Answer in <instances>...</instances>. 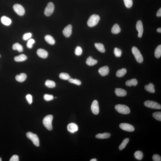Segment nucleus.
<instances>
[{
	"instance_id": "obj_30",
	"label": "nucleus",
	"mask_w": 161,
	"mask_h": 161,
	"mask_svg": "<svg viewBox=\"0 0 161 161\" xmlns=\"http://www.w3.org/2000/svg\"><path fill=\"white\" fill-rule=\"evenodd\" d=\"M45 84L47 87L49 88H53L55 87L56 83L53 80H48L45 82Z\"/></svg>"
},
{
	"instance_id": "obj_23",
	"label": "nucleus",
	"mask_w": 161,
	"mask_h": 161,
	"mask_svg": "<svg viewBox=\"0 0 161 161\" xmlns=\"http://www.w3.org/2000/svg\"><path fill=\"white\" fill-rule=\"evenodd\" d=\"M45 39L46 41L51 45H54L55 44V40L52 36L50 35H47L45 36Z\"/></svg>"
},
{
	"instance_id": "obj_33",
	"label": "nucleus",
	"mask_w": 161,
	"mask_h": 161,
	"mask_svg": "<svg viewBox=\"0 0 161 161\" xmlns=\"http://www.w3.org/2000/svg\"><path fill=\"white\" fill-rule=\"evenodd\" d=\"M59 77L61 79L64 80H68L71 78L69 74L64 73H62L60 74L59 75Z\"/></svg>"
},
{
	"instance_id": "obj_37",
	"label": "nucleus",
	"mask_w": 161,
	"mask_h": 161,
	"mask_svg": "<svg viewBox=\"0 0 161 161\" xmlns=\"http://www.w3.org/2000/svg\"><path fill=\"white\" fill-rule=\"evenodd\" d=\"M114 53L116 57H120L122 54V51L119 49L115 48L114 49Z\"/></svg>"
},
{
	"instance_id": "obj_41",
	"label": "nucleus",
	"mask_w": 161,
	"mask_h": 161,
	"mask_svg": "<svg viewBox=\"0 0 161 161\" xmlns=\"http://www.w3.org/2000/svg\"><path fill=\"white\" fill-rule=\"evenodd\" d=\"M32 36V34L30 33H25L23 35V39L24 40H27L31 38Z\"/></svg>"
},
{
	"instance_id": "obj_29",
	"label": "nucleus",
	"mask_w": 161,
	"mask_h": 161,
	"mask_svg": "<svg viewBox=\"0 0 161 161\" xmlns=\"http://www.w3.org/2000/svg\"><path fill=\"white\" fill-rule=\"evenodd\" d=\"M155 56L156 58H159L161 56V45H159L156 48L155 52Z\"/></svg>"
},
{
	"instance_id": "obj_18",
	"label": "nucleus",
	"mask_w": 161,
	"mask_h": 161,
	"mask_svg": "<svg viewBox=\"0 0 161 161\" xmlns=\"http://www.w3.org/2000/svg\"><path fill=\"white\" fill-rule=\"evenodd\" d=\"M97 63H98L97 60H94L91 56H89L88 58L86 61V64L89 66H93L96 65Z\"/></svg>"
},
{
	"instance_id": "obj_44",
	"label": "nucleus",
	"mask_w": 161,
	"mask_h": 161,
	"mask_svg": "<svg viewBox=\"0 0 161 161\" xmlns=\"http://www.w3.org/2000/svg\"><path fill=\"white\" fill-rule=\"evenodd\" d=\"M10 161H19V157L16 155H14L12 156L10 159Z\"/></svg>"
},
{
	"instance_id": "obj_11",
	"label": "nucleus",
	"mask_w": 161,
	"mask_h": 161,
	"mask_svg": "<svg viewBox=\"0 0 161 161\" xmlns=\"http://www.w3.org/2000/svg\"><path fill=\"white\" fill-rule=\"evenodd\" d=\"M136 28L138 32V36L141 38L143 34L144 29L142 22L141 20H139L137 23Z\"/></svg>"
},
{
	"instance_id": "obj_26",
	"label": "nucleus",
	"mask_w": 161,
	"mask_h": 161,
	"mask_svg": "<svg viewBox=\"0 0 161 161\" xmlns=\"http://www.w3.org/2000/svg\"><path fill=\"white\" fill-rule=\"evenodd\" d=\"M121 29L118 24H115L112 27L111 32L113 34H117L120 32Z\"/></svg>"
},
{
	"instance_id": "obj_2",
	"label": "nucleus",
	"mask_w": 161,
	"mask_h": 161,
	"mask_svg": "<svg viewBox=\"0 0 161 161\" xmlns=\"http://www.w3.org/2000/svg\"><path fill=\"white\" fill-rule=\"evenodd\" d=\"M100 17L98 15L93 14L91 16L87 21V24L89 27H92L96 26L98 23Z\"/></svg>"
},
{
	"instance_id": "obj_22",
	"label": "nucleus",
	"mask_w": 161,
	"mask_h": 161,
	"mask_svg": "<svg viewBox=\"0 0 161 161\" xmlns=\"http://www.w3.org/2000/svg\"><path fill=\"white\" fill-rule=\"evenodd\" d=\"M27 59V56L24 54H21L19 56H16L14 58V60L17 62H23Z\"/></svg>"
},
{
	"instance_id": "obj_17",
	"label": "nucleus",
	"mask_w": 161,
	"mask_h": 161,
	"mask_svg": "<svg viewBox=\"0 0 161 161\" xmlns=\"http://www.w3.org/2000/svg\"><path fill=\"white\" fill-rule=\"evenodd\" d=\"M1 23L4 25H9L11 23V19L5 16H2L1 18Z\"/></svg>"
},
{
	"instance_id": "obj_15",
	"label": "nucleus",
	"mask_w": 161,
	"mask_h": 161,
	"mask_svg": "<svg viewBox=\"0 0 161 161\" xmlns=\"http://www.w3.org/2000/svg\"><path fill=\"white\" fill-rule=\"evenodd\" d=\"M37 54L39 57L43 59L46 58L48 56V53L46 51L42 49H39L37 51Z\"/></svg>"
},
{
	"instance_id": "obj_32",
	"label": "nucleus",
	"mask_w": 161,
	"mask_h": 161,
	"mask_svg": "<svg viewBox=\"0 0 161 161\" xmlns=\"http://www.w3.org/2000/svg\"><path fill=\"white\" fill-rule=\"evenodd\" d=\"M129 141V138H126L124 140L122 143L119 146V149L120 150H122L125 148Z\"/></svg>"
},
{
	"instance_id": "obj_28",
	"label": "nucleus",
	"mask_w": 161,
	"mask_h": 161,
	"mask_svg": "<svg viewBox=\"0 0 161 161\" xmlns=\"http://www.w3.org/2000/svg\"><path fill=\"white\" fill-rule=\"evenodd\" d=\"M12 48L13 50H17L19 52H21L23 51V48L21 45L18 43H16L13 45Z\"/></svg>"
},
{
	"instance_id": "obj_3",
	"label": "nucleus",
	"mask_w": 161,
	"mask_h": 161,
	"mask_svg": "<svg viewBox=\"0 0 161 161\" xmlns=\"http://www.w3.org/2000/svg\"><path fill=\"white\" fill-rule=\"evenodd\" d=\"M115 108L118 113L123 114H128L130 113L129 108L125 105L118 104L115 105Z\"/></svg>"
},
{
	"instance_id": "obj_38",
	"label": "nucleus",
	"mask_w": 161,
	"mask_h": 161,
	"mask_svg": "<svg viewBox=\"0 0 161 161\" xmlns=\"http://www.w3.org/2000/svg\"><path fill=\"white\" fill-rule=\"evenodd\" d=\"M82 53V50L80 46H77L76 48L75 53L76 55L77 56L81 55Z\"/></svg>"
},
{
	"instance_id": "obj_4",
	"label": "nucleus",
	"mask_w": 161,
	"mask_h": 161,
	"mask_svg": "<svg viewBox=\"0 0 161 161\" xmlns=\"http://www.w3.org/2000/svg\"><path fill=\"white\" fill-rule=\"evenodd\" d=\"M132 51L137 61L139 63H142L143 61V58L139 49L136 47H133Z\"/></svg>"
},
{
	"instance_id": "obj_31",
	"label": "nucleus",
	"mask_w": 161,
	"mask_h": 161,
	"mask_svg": "<svg viewBox=\"0 0 161 161\" xmlns=\"http://www.w3.org/2000/svg\"><path fill=\"white\" fill-rule=\"evenodd\" d=\"M135 158L138 160H142L143 157V154L142 151H137L134 154Z\"/></svg>"
},
{
	"instance_id": "obj_45",
	"label": "nucleus",
	"mask_w": 161,
	"mask_h": 161,
	"mask_svg": "<svg viewBox=\"0 0 161 161\" xmlns=\"http://www.w3.org/2000/svg\"><path fill=\"white\" fill-rule=\"evenodd\" d=\"M156 15L158 17H161V9L160 8L158 10L157 13H156Z\"/></svg>"
},
{
	"instance_id": "obj_5",
	"label": "nucleus",
	"mask_w": 161,
	"mask_h": 161,
	"mask_svg": "<svg viewBox=\"0 0 161 161\" xmlns=\"http://www.w3.org/2000/svg\"><path fill=\"white\" fill-rule=\"evenodd\" d=\"M26 136L29 139L32 141L34 145L37 147L39 146V141L37 135L31 132H28L26 134Z\"/></svg>"
},
{
	"instance_id": "obj_43",
	"label": "nucleus",
	"mask_w": 161,
	"mask_h": 161,
	"mask_svg": "<svg viewBox=\"0 0 161 161\" xmlns=\"http://www.w3.org/2000/svg\"><path fill=\"white\" fill-rule=\"evenodd\" d=\"M153 159L154 161H161V158L159 155L155 154L153 155Z\"/></svg>"
},
{
	"instance_id": "obj_40",
	"label": "nucleus",
	"mask_w": 161,
	"mask_h": 161,
	"mask_svg": "<svg viewBox=\"0 0 161 161\" xmlns=\"http://www.w3.org/2000/svg\"><path fill=\"white\" fill-rule=\"evenodd\" d=\"M44 99L46 101H49L52 100L54 98V97L52 95L45 94L44 96Z\"/></svg>"
},
{
	"instance_id": "obj_48",
	"label": "nucleus",
	"mask_w": 161,
	"mask_h": 161,
	"mask_svg": "<svg viewBox=\"0 0 161 161\" xmlns=\"http://www.w3.org/2000/svg\"><path fill=\"white\" fill-rule=\"evenodd\" d=\"M2 161V160H1V158H0V161Z\"/></svg>"
},
{
	"instance_id": "obj_36",
	"label": "nucleus",
	"mask_w": 161,
	"mask_h": 161,
	"mask_svg": "<svg viewBox=\"0 0 161 161\" xmlns=\"http://www.w3.org/2000/svg\"><path fill=\"white\" fill-rule=\"evenodd\" d=\"M126 7L128 8L131 7L133 4V0H124Z\"/></svg>"
},
{
	"instance_id": "obj_34",
	"label": "nucleus",
	"mask_w": 161,
	"mask_h": 161,
	"mask_svg": "<svg viewBox=\"0 0 161 161\" xmlns=\"http://www.w3.org/2000/svg\"><path fill=\"white\" fill-rule=\"evenodd\" d=\"M68 80L70 83H74V84H76L77 85H80L81 84V81L80 80L77 79L70 78Z\"/></svg>"
},
{
	"instance_id": "obj_20",
	"label": "nucleus",
	"mask_w": 161,
	"mask_h": 161,
	"mask_svg": "<svg viewBox=\"0 0 161 161\" xmlns=\"http://www.w3.org/2000/svg\"><path fill=\"white\" fill-rule=\"evenodd\" d=\"M154 85L152 83H150L148 85L145 86V89L147 91L152 93H154L155 92L154 88Z\"/></svg>"
},
{
	"instance_id": "obj_14",
	"label": "nucleus",
	"mask_w": 161,
	"mask_h": 161,
	"mask_svg": "<svg viewBox=\"0 0 161 161\" xmlns=\"http://www.w3.org/2000/svg\"><path fill=\"white\" fill-rule=\"evenodd\" d=\"M109 71L110 70L108 66H104L100 68L98 71L102 76H105L109 74Z\"/></svg>"
},
{
	"instance_id": "obj_47",
	"label": "nucleus",
	"mask_w": 161,
	"mask_h": 161,
	"mask_svg": "<svg viewBox=\"0 0 161 161\" xmlns=\"http://www.w3.org/2000/svg\"><path fill=\"white\" fill-rule=\"evenodd\" d=\"M90 161H97L96 159H91V160H90Z\"/></svg>"
},
{
	"instance_id": "obj_7",
	"label": "nucleus",
	"mask_w": 161,
	"mask_h": 161,
	"mask_svg": "<svg viewBox=\"0 0 161 161\" xmlns=\"http://www.w3.org/2000/svg\"><path fill=\"white\" fill-rule=\"evenodd\" d=\"M13 10L19 16L23 15L25 13V10L22 5L16 4L13 6Z\"/></svg>"
},
{
	"instance_id": "obj_24",
	"label": "nucleus",
	"mask_w": 161,
	"mask_h": 161,
	"mask_svg": "<svg viewBox=\"0 0 161 161\" xmlns=\"http://www.w3.org/2000/svg\"><path fill=\"white\" fill-rule=\"evenodd\" d=\"M138 83V81L136 79H132L127 80L126 82V85L128 86H136Z\"/></svg>"
},
{
	"instance_id": "obj_46",
	"label": "nucleus",
	"mask_w": 161,
	"mask_h": 161,
	"mask_svg": "<svg viewBox=\"0 0 161 161\" xmlns=\"http://www.w3.org/2000/svg\"><path fill=\"white\" fill-rule=\"evenodd\" d=\"M157 31L158 32L161 33V28H158L157 29Z\"/></svg>"
},
{
	"instance_id": "obj_13",
	"label": "nucleus",
	"mask_w": 161,
	"mask_h": 161,
	"mask_svg": "<svg viewBox=\"0 0 161 161\" xmlns=\"http://www.w3.org/2000/svg\"><path fill=\"white\" fill-rule=\"evenodd\" d=\"M72 32V26L71 25H68L65 27L63 31L64 36L66 37H69L71 36Z\"/></svg>"
},
{
	"instance_id": "obj_19",
	"label": "nucleus",
	"mask_w": 161,
	"mask_h": 161,
	"mask_svg": "<svg viewBox=\"0 0 161 161\" xmlns=\"http://www.w3.org/2000/svg\"><path fill=\"white\" fill-rule=\"evenodd\" d=\"M27 75L25 73H21L19 75H17L15 77V79L17 81L22 82L26 79Z\"/></svg>"
},
{
	"instance_id": "obj_6",
	"label": "nucleus",
	"mask_w": 161,
	"mask_h": 161,
	"mask_svg": "<svg viewBox=\"0 0 161 161\" xmlns=\"http://www.w3.org/2000/svg\"><path fill=\"white\" fill-rule=\"evenodd\" d=\"M144 104L146 107L150 108L156 109H161V105L154 101L147 100L145 102Z\"/></svg>"
},
{
	"instance_id": "obj_8",
	"label": "nucleus",
	"mask_w": 161,
	"mask_h": 161,
	"mask_svg": "<svg viewBox=\"0 0 161 161\" xmlns=\"http://www.w3.org/2000/svg\"><path fill=\"white\" fill-rule=\"evenodd\" d=\"M54 6L53 3L51 2L49 3L45 10V15L47 16H51L54 12Z\"/></svg>"
},
{
	"instance_id": "obj_21",
	"label": "nucleus",
	"mask_w": 161,
	"mask_h": 161,
	"mask_svg": "<svg viewBox=\"0 0 161 161\" xmlns=\"http://www.w3.org/2000/svg\"><path fill=\"white\" fill-rule=\"evenodd\" d=\"M111 135L110 133H99L96 135L95 137L97 139H108L110 137Z\"/></svg>"
},
{
	"instance_id": "obj_9",
	"label": "nucleus",
	"mask_w": 161,
	"mask_h": 161,
	"mask_svg": "<svg viewBox=\"0 0 161 161\" xmlns=\"http://www.w3.org/2000/svg\"><path fill=\"white\" fill-rule=\"evenodd\" d=\"M119 127L122 130L127 132L134 131L135 128L133 125L126 123H123L120 124Z\"/></svg>"
},
{
	"instance_id": "obj_39",
	"label": "nucleus",
	"mask_w": 161,
	"mask_h": 161,
	"mask_svg": "<svg viewBox=\"0 0 161 161\" xmlns=\"http://www.w3.org/2000/svg\"><path fill=\"white\" fill-rule=\"evenodd\" d=\"M35 43V41L34 39H30L28 41L27 43V47L31 49L32 48L33 45Z\"/></svg>"
},
{
	"instance_id": "obj_35",
	"label": "nucleus",
	"mask_w": 161,
	"mask_h": 161,
	"mask_svg": "<svg viewBox=\"0 0 161 161\" xmlns=\"http://www.w3.org/2000/svg\"><path fill=\"white\" fill-rule=\"evenodd\" d=\"M153 116L155 119L159 121H161V112H155L153 114Z\"/></svg>"
},
{
	"instance_id": "obj_1",
	"label": "nucleus",
	"mask_w": 161,
	"mask_h": 161,
	"mask_svg": "<svg viewBox=\"0 0 161 161\" xmlns=\"http://www.w3.org/2000/svg\"><path fill=\"white\" fill-rule=\"evenodd\" d=\"M53 119L52 115H47L44 118L43 120V125L47 130L51 131L52 130V121Z\"/></svg>"
},
{
	"instance_id": "obj_27",
	"label": "nucleus",
	"mask_w": 161,
	"mask_h": 161,
	"mask_svg": "<svg viewBox=\"0 0 161 161\" xmlns=\"http://www.w3.org/2000/svg\"><path fill=\"white\" fill-rule=\"evenodd\" d=\"M127 72L126 69L124 68H122V69L118 70L117 71L116 76L118 77H122L126 74Z\"/></svg>"
},
{
	"instance_id": "obj_12",
	"label": "nucleus",
	"mask_w": 161,
	"mask_h": 161,
	"mask_svg": "<svg viewBox=\"0 0 161 161\" xmlns=\"http://www.w3.org/2000/svg\"><path fill=\"white\" fill-rule=\"evenodd\" d=\"M68 131L72 133H73L78 131V127L77 124L74 123H71L67 126Z\"/></svg>"
},
{
	"instance_id": "obj_49",
	"label": "nucleus",
	"mask_w": 161,
	"mask_h": 161,
	"mask_svg": "<svg viewBox=\"0 0 161 161\" xmlns=\"http://www.w3.org/2000/svg\"></svg>"
},
{
	"instance_id": "obj_25",
	"label": "nucleus",
	"mask_w": 161,
	"mask_h": 161,
	"mask_svg": "<svg viewBox=\"0 0 161 161\" xmlns=\"http://www.w3.org/2000/svg\"><path fill=\"white\" fill-rule=\"evenodd\" d=\"M95 46L98 51L101 53L105 52V50L104 45L101 43H95Z\"/></svg>"
},
{
	"instance_id": "obj_42",
	"label": "nucleus",
	"mask_w": 161,
	"mask_h": 161,
	"mask_svg": "<svg viewBox=\"0 0 161 161\" xmlns=\"http://www.w3.org/2000/svg\"><path fill=\"white\" fill-rule=\"evenodd\" d=\"M26 98L29 104H31L33 102V98L31 95L30 94H28L26 96Z\"/></svg>"
},
{
	"instance_id": "obj_10",
	"label": "nucleus",
	"mask_w": 161,
	"mask_h": 161,
	"mask_svg": "<svg viewBox=\"0 0 161 161\" xmlns=\"http://www.w3.org/2000/svg\"><path fill=\"white\" fill-rule=\"evenodd\" d=\"M91 110L94 114L98 115L99 113V108L98 101L95 100L92 102L91 106Z\"/></svg>"
},
{
	"instance_id": "obj_16",
	"label": "nucleus",
	"mask_w": 161,
	"mask_h": 161,
	"mask_svg": "<svg viewBox=\"0 0 161 161\" xmlns=\"http://www.w3.org/2000/svg\"><path fill=\"white\" fill-rule=\"evenodd\" d=\"M115 92L117 96L119 97L124 96L127 94V92L125 89L120 88L115 89Z\"/></svg>"
}]
</instances>
